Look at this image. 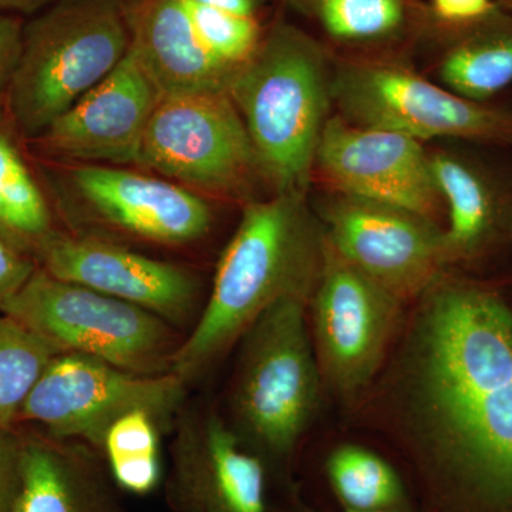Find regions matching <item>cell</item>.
<instances>
[{
    "mask_svg": "<svg viewBox=\"0 0 512 512\" xmlns=\"http://www.w3.org/2000/svg\"><path fill=\"white\" fill-rule=\"evenodd\" d=\"M160 100L130 49L103 82L29 143L53 164L134 165Z\"/></svg>",
    "mask_w": 512,
    "mask_h": 512,
    "instance_id": "e0dca14e",
    "label": "cell"
},
{
    "mask_svg": "<svg viewBox=\"0 0 512 512\" xmlns=\"http://www.w3.org/2000/svg\"><path fill=\"white\" fill-rule=\"evenodd\" d=\"M59 353L49 340L0 313V431L19 423L23 404Z\"/></svg>",
    "mask_w": 512,
    "mask_h": 512,
    "instance_id": "d4e9b609",
    "label": "cell"
},
{
    "mask_svg": "<svg viewBox=\"0 0 512 512\" xmlns=\"http://www.w3.org/2000/svg\"><path fill=\"white\" fill-rule=\"evenodd\" d=\"M308 306L309 299L299 296L281 299L239 339L225 419L288 497L296 494L293 457L325 390L313 352Z\"/></svg>",
    "mask_w": 512,
    "mask_h": 512,
    "instance_id": "277c9868",
    "label": "cell"
},
{
    "mask_svg": "<svg viewBox=\"0 0 512 512\" xmlns=\"http://www.w3.org/2000/svg\"><path fill=\"white\" fill-rule=\"evenodd\" d=\"M35 261L57 279L146 309L177 329L192 328L204 308L200 279L190 269L113 239L56 229L37 249Z\"/></svg>",
    "mask_w": 512,
    "mask_h": 512,
    "instance_id": "4fadbf2b",
    "label": "cell"
},
{
    "mask_svg": "<svg viewBox=\"0 0 512 512\" xmlns=\"http://www.w3.org/2000/svg\"><path fill=\"white\" fill-rule=\"evenodd\" d=\"M427 6L434 18L446 23L473 22L497 8L494 0H430Z\"/></svg>",
    "mask_w": 512,
    "mask_h": 512,
    "instance_id": "f546056e",
    "label": "cell"
},
{
    "mask_svg": "<svg viewBox=\"0 0 512 512\" xmlns=\"http://www.w3.org/2000/svg\"><path fill=\"white\" fill-rule=\"evenodd\" d=\"M50 180L64 217L92 227L86 235L188 247L207 237L214 224L205 197L160 175L121 165L55 164Z\"/></svg>",
    "mask_w": 512,
    "mask_h": 512,
    "instance_id": "30bf717a",
    "label": "cell"
},
{
    "mask_svg": "<svg viewBox=\"0 0 512 512\" xmlns=\"http://www.w3.org/2000/svg\"><path fill=\"white\" fill-rule=\"evenodd\" d=\"M494 147L430 156L446 205L447 271L474 276L512 272V165L497 160L491 154Z\"/></svg>",
    "mask_w": 512,
    "mask_h": 512,
    "instance_id": "9a60e30c",
    "label": "cell"
},
{
    "mask_svg": "<svg viewBox=\"0 0 512 512\" xmlns=\"http://www.w3.org/2000/svg\"><path fill=\"white\" fill-rule=\"evenodd\" d=\"M124 0H59L23 28L6 114L32 141L103 82L130 50Z\"/></svg>",
    "mask_w": 512,
    "mask_h": 512,
    "instance_id": "5b68a950",
    "label": "cell"
},
{
    "mask_svg": "<svg viewBox=\"0 0 512 512\" xmlns=\"http://www.w3.org/2000/svg\"><path fill=\"white\" fill-rule=\"evenodd\" d=\"M114 488L83 446L23 436L13 512H123Z\"/></svg>",
    "mask_w": 512,
    "mask_h": 512,
    "instance_id": "d6986e66",
    "label": "cell"
},
{
    "mask_svg": "<svg viewBox=\"0 0 512 512\" xmlns=\"http://www.w3.org/2000/svg\"><path fill=\"white\" fill-rule=\"evenodd\" d=\"M332 101L355 126L417 141L512 147V107L464 99L409 67L372 53L333 60Z\"/></svg>",
    "mask_w": 512,
    "mask_h": 512,
    "instance_id": "8992f818",
    "label": "cell"
},
{
    "mask_svg": "<svg viewBox=\"0 0 512 512\" xmlns=\"http://www.w3.org/2000/svg\"><path fill=\"white\" fill-rule=\"evenodd\" d=\"M130 49L161 97L228 93L237 70L201 42L184 0H124Z\"/></svg>",
    "mask_w": 512,
    "mask_h": 512,
    "instance_id": "ac0fdd59",
    "label": "cell"
},
{
    "mask_svg": "<svg viewBox=\"0 0 512 512\" xmlns=\"http://www.w3.org/2000/svg\"><path fill=\"white\" fill-rule=\"evenodd\" d=\"M322 251V224L306 195L285 192L245 204L200 318L175 353L171 373L194 382L237 346L274 303L292 296L311 301Z\"/></svg>",
    "mask_w": 512,
    "mask_h": 512,
    "instance_id": "7a4b0ae2",
    "label": "cell"
},
{
    "mask_svg": "<svg viewBox=\"0 0 512 512\" xmlns=\"http://www.w3.org/2000/svg\"><path fill=\"white\" fill-rule=\"evenodd\" d=\"M184 2L201 42L218 62L238 70L254 56L265 33L258 19Z\"/></svg>",
    "mask_w": 512,
    "mask_h": 512,
    "instance_id": "484cf974",
    "label": "cell"
},
{
    "mask_svg": "<svg viewBox=\"0 0 512 512\" xmlns=\"http://www.w3.org/2000/svg\"><path fill=\"white\" fill-rule=\"evenodd\" d=\"M333 46L380 53L416 42L426 5L419 0H281ZM325 43V45H326Z\"/></svg>",
    "mask_w": 512,
    "mask_h": 512,
    "instance_id": "44dd1931",
    "label": "cell"
},
{
    "mask_svg": "<svg viewBox=\"0 0 512 512\" xmlns=\"http://www.w3.org/2000/svg\"><path fill=\"white\" fill-rule=\"evenodd\" d=\"M0 313L18 320L62 353L94 357L140 375L171 373L184 339L160 316L57 279L39 266Z\"/></svg>",
    "mask_w": 512,
    "mask_h": 512,
    "instance_id": "52a82bcc",
    "label": "cell"
},
{
    "mask_svg": "<svg viewBox=\"0 0 512 512\" xmlns=\"http://www.w3.org/2000/svg\"><path fill=\"white\" fill-rule=\"evenodd\" d=\"M495 5L498 8L505 10V12L511 13L512 15V0H494Z\"/></svg>",
    "mask_w": 512,
    "mask_h": 512,
    "instance_id": "836d02e7",
    "label": "cell"
},
{
    "mask_svg": "<svg viewBox=\"0 0 512 512\" xmlns=\"http://www.w3.org/2000/svg\"><path fill=\"white\" fill-rule=\"evenodd\" d=\"M23 28L20 20L0 13V117L6 116L10 82L22 50Z\"/></svg>",
    "mask_w": 512,
    "mask_h": 512,
    "instance_id": "f1b7e54d",
    "label": "cell"
},
{
    "mask_svg": "<svg viewBox=\"0 0 512 512\" xmlns=\"http://www.w3.org/2000/svg\"><path fill=\"white\" fill-rule=\"evenodd\" d=\"M188 384L174 373L140 375L79 353H59L20 410L47 439L100 450L111 424L131 410L153 413L163 426L184 407Z\"/></svg>",
    "mask_w": 512,
    "mask_h": 512,
    "instance_id": "8fae6325",
    "label": "cell"
},
{
    "mask_svg": "<svg viewBox=\"0 0 512 512\" xmlns=\"http://www.w3.org/2000/svg\"><path fill=\"white\" fill-rule=\"evenodd\" d=\"M417 39L436 42L437 73L446 89L477 103H495L512 87V15L495 8L467 23H446L429 6Z\"/></svg>",
    "mask_w": 512,
    "mask_h": 512,
    "instance_id": "ffe728a7",
    "label": "cell"
},
{
    "mask_svg": "<svg viewBox=\"0 0 512 512\" xmlns=\"http://www.w3.org/2000/svg\"><path fill=\"white\" fill-rule=\"evenodd\" d=\"M313 174L336 194L402 208L440 227L446 215L430 154L420 141L400 133L329 117Z\"/></svg>",
    "mask_w": 512,
    "mask_h": 512,
    "instance_id": "5bb4252c",
    "label": "cell"
},
{
    "mask_svg": "<svg viewBox=\"0 0 512 512\" xmlns=\"http://www.w3.org/2000/svg\"><path fill=\"white\" fill-rule=\"evenodd\" d=\"M198 5L208 6L234 15L245 16V18L258 19V12L262 6V0H191Z\"/></svg>",
    "mask_w": 512,
    "mask_h": 512,
    "instance_id": "4dcf8cb0",
    "label": "cell"
},
{
    "mask_svg": "<svg viewBox=\"0 0 512 512\" xmlns=\"http://www.w3.org/2000/svg\"><path fill=\"white\" fill-rule=\"evenodd\" d=\"M50 0H0V13L23 12L30 13L43 8Z\"/></svg>",
    "mask_w": 512,
    "mask_h": 512,
    "instance_id": "1f68e13d",
    "label": "cell"
},
{
    "mask_svg": "<svg viewBox=\"0 0 512 512\" xmlns=\"http://www.w3.org/2000/svg\"><path fill=\"white\" fill-rule=\"evenodd\" d=\"M407 306L367 278L330 245L308 306L309 332L323 389L348 409L386 362Z\"/></svg>",
    "mask_w": 512,
    "mask_h": 512,
    "instance_id": "9c48e42d",
    "label": "cell"
},
{
    "mask_svg": "<svg viewBox=\"0 0 512 512\" xmlns=\"http://www.w3.org/2000/svg\"><path fill=\"white\" fill-rule=\"evenodd\" d=\"M333 57L318 37L285 20L232 77L228 94L274 194L306 195L332 103Z\"/></svg>",
    "mask_w": 512,
    "mask_h": 512,
    "instance_id": "3957f363",
    "label": "cell"
},
{
    "mask_svg": "<svg viewBox=\"0 0 512 512\" xmlns=\"http://www.w3.org/2000/svg\"><path fill=\"white\" fill-rule=\"evenodd\" d=\"M318 218L330 245L406 306L447 271L444 228L413 212L332 192Z\"/></svg>",
    "mask_w": 512,
    "mask_h": 512,
    "instance_id": "7c38bea8",
    "label": "cell"
},
{
    "mask_svg": "<svg viewBox=\"0 0 512 512\" xmlns=\"http://www.w3.org/2000/svg\"><path fill=\"white\" fill-rule=\"evenodd\" d=\"M326 478L343 511L416 508L409 481L382 454L357 444H342L326 458Z\"/></svg>",
    "mask_w": 512,
    "mask_h": 512,
    "instance_id": "603a6c76",
    "label": "cell"
},
{
    "mask_svg": "<svg viewBox=\"0 0 512 512\" xmlns=\"http://www.w3.org/2000/svg\"><path fill=\"white\" fill-rule=\"evenodd\" d=\"M55 231L50 202L6 114L0 117V237L35 259L37 249Z\"/></svg>",
    "mask_w": 512,
    "mask_h": 512,
    "instance_id": "7402d4cb",
    "label": "cell"
},
{
    "mask_svg": "<svg viewBox=\"0 0 512 512\" xmlns=\"http://www.w3.org/2000/svg\"><path fill=\"white\" fill-rule=\"evenodd\" d=\"M185 512H197V511H185Z\"/></svg>",
    "mask_w": 512,
    "mask_h": 512,
    "instance_id": "e575fe53",
    "label": "cell"
},
{
    "mask_svg": "<svg viewBox=\"0 0 512 512\" xmlns=\"http://www.w3.org/2000/svg\"><path fill=\"white\" fill-rule=\"evenodd\" d=\"M35 259L0 237V312L36 271Z\"/></svg>",
    "mask_w": 512,
    "mask_h": 512,
    "instance_id": "4316f807",
    "label": "cell"
},
{
    "mask_svg": "<svg viewBox=\"0 0 512 512\" xmlns=\"http://www.w3.org/2000/svg\"><path fill=\"white\" fill-rule=\"evenodd\" d=\"M197 192L248 204L264 181L244 121L228 93L161 97L134 167Z\"/></svg>",
    "mask_w": 512,
    "mask_h": 512,
    "instance_id": "ba28073f",
    "label": "cell"
},
{
    "mask_svg": "<svg viewBox=\"0 0 512 512\" xmlns=\"http://www.w3.org/2000/svg\"><path fill=\"white\" fill-rule=\"evenodd\" d=\"M288 512H322L316 510V508L311 507V505L303 503L301 498H299L298 493L291 495L289 497V510ZM350 512V511H343ZM365 512H423L419 507L409 508V510H380V511H365Z\"/></svg>",
    "mask_w": 512,
    "mask_h": 512,
    "instance_id": "d6a6232c",
    "label": "cell"
},
{
    "mask_svg": "<svg viewBox=\"0 0 512 512\" xmlns=\"http://www.w3.org/2000/svg\"><path fill=\"white\" fill-rule=\"evenodd\" d=\"M161 421L148 410H131L111 424L101 444L114 484L128 494L148 495L163 478Z\"/></svg>",
    "mask_w": 512,
    "mask_h": 512,
    "instance_id": "cb8c5ba5",
    "label": "cell"
},
{
    "mask_svg": "<svg viewBox=\"0 0 512 512\" xmlns=\"http://www.w3.org/2000/svg\"><path fill=\"white\" fill-rule=\"evenodd\" d=\"M171 448L168 505L175 512H268V471L208 407L181 409Z\"/></svg>",
    "mask_w": 512,
    "mask_h": 512,
    "instance_id": "2e32d148",
    "label": "cell"
},
{
    "mask_svg": "<svg viewBox=\"0 0 512 512\" xmlns=\"http://www.w3.org/2000/svg\"><path fill=\"white\" fill-rule=\"evenodd\" d=\"M349 410L399 456L421 511L512 512V272L444 271Z\"/></svg>",
    "mask_w": 512,
    "mask_h": 512,
    "instance_id": "6da1fadb",
    "label": "cell"
},
{
    "mask_svg": "<svg viewBox=\"0 0 512 512\" xmlns=\"http://www.w3.org/2000/svg\"><path fill=\"white\" fill-rule=\"evenodd\" d=\"M22 434L0 431V512H13L19 485Z\"/></svg>",
    "mask_w": 512,
    "mask_h": 512,
    "instance_id": "83f0119b",
    "label": "cell"
}]
</instances>
